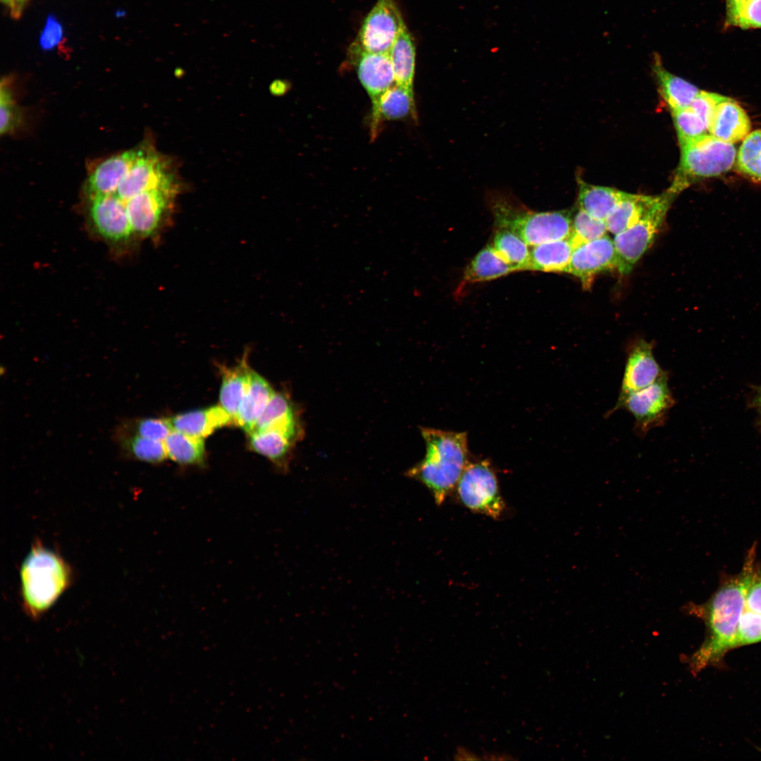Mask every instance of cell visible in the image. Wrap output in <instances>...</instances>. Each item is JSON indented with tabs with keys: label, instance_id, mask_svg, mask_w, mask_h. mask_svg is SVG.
Returning a JSON list of instances; mask_svg holds the SVG:
<instances>
[{
	"label": "cell",
	"instance_id": "1",
	"mask_svg": "<svg viewBox=\"0 0 761 761\" xmlns=\"http://www.w3.org/2000/svg\"><path fill=\"white\" fill-rule=\"evenodd\" d=\"M754 555L751 551L741 573L725 582L706 603L690 608L704 620L707 631L704 643L692 658L694 671L718 662L727 651L736 648L745 593L756 571Z\"/></svg>",
	"mask_w": 761,
	"mask_h": 761
},
{
	"label": "cell",
	"instance_id": "2",
	"mask_svg": "<svg viewBox=\"0 0 761 761\" xmlns=\"http://www.w3.org/2000/svg\"><path fill=\"white\" fill-rule=\"evenodd\" d=\"M421 431L426 455L407 474L424 485L440 505L455 489L470 462L467 434L431 428Z\"/></svg>",
	"mask_w": 761,
	"mask_h": 761
},
{
	"label": "cell",
	"instance_id": "3",
	"mask_svg": "<svg viewBox=\"0 0 761 761\" xmlns=\"http://www.w3.org/2000/svg\"><path fill=\"white\" fill-rule=\"evenodd\" d=\"M70 581L63 559L42 547L32 548L20 569L23 608L29 617L39 619L58 600Z\"/></svg>",
	"mask_w": 761,
	"mask_h": 761
},
{
	"label": "cell",
	"instance_id": "4",
	"mask_svg": "<svg viewBox=\"0 0 761 761\" xmlns=\"http://www.w3.org/2000/svg\"><path fill=\"white\" fill-rule=\"evenodd\" d=\"M491 209L497 228L509 230L528 245L567 239L571 230L572 211H533L506 197H495Z\"/></svg>",
	"mask_w": 761,
	"mask_h": 761
},
{
	"label": "cell",
	"instance_id": "5",
	"mask_svg": "<svg viewBox=\"0 0 761 761\" xmlns=\"http://www.w3.org/2000/svg\"><path fill=\"white\" fill-rule=\"evenodd\" d=\"M681 160L670 190L678 194L700 179L728 172L735 164L733 144L721 141L709 133L680 144Z\"/></svg>",
	"mask_w": 761,
	"mask_h": 761
},
{
	"label": "cell",
	"instance_id": "6",
	"mask_svg": "<svg viewBox=\"0 0 761 761\" xmlns=\"http://www.w3.org/2000/svg\"><path fill=\"white\" fill-rule=\"evenodd\" d=\"M676 194L668 189L655 200L643 216L632 227L614 235L619 258L618 271L629 273L634 264L652 244Z\"/></svg>",
	"mask_w": 761,
	"mask_h": 761
},
{
	"label": "cell",
	"instance_id": "7",
	"mask_svg": "<svg viewBox=\"0 0 761 761\" xmlns=\"http://www.w3.org/2000/svg\"><path fill=\"white\" fill-rule=\"evenodd\" d=\"M455 489L462 505L475 513L497 519L505 509L496 474L486 459L469 462Z\"/></svg>",
	"mask_w": 761,
	"mask_h": 761
},
{
	"label": "cell",
	"instance_id": "8",
	"mask_svg": "<svg viewBox=\"0 0 761 761\" xmlns=\"http://www.w3.org/2000/svg\"><path fill=\"white\" fill-rule=\"evenodd\" d=\"M674 404L666 373L650 385L628 395L612 412L625 409L634 418L638 434L645 435L662 426Z\"/></svg>",
	"mask_w": 761,
	"mask_h": 761
},
{
	"label": "cell",
	"instance_id": "9",
	"mask_svg": "<svg viewBox=\"0 0 761 761\" xmlns=\"http://www.w3.org/2000/svg\"><path fill=\"white\" fill-rule=\"evenodd\" d=\"M177 180L144 191L123 202L132 233L142 237L153 234L179 192Z\"/></svg>",
	"mask_w": 761,
	"mask_h": 761
},
{
	"label": "cell",
	"instance_id": "10",
	"mask_svg": "<svg viewBox=\"0 0 761 761\" xmlns=\"http://www.w3.org/2000/svg\"><path fill=\"white\" fill-rule=\"evenodd\" d=\"M177 180L170 163L152 147H140L133 164L119 184L117 196L123 202L144 191Z\"/></svg>",
	"mask_w": 761,
	"mask_h": 761
},
{
	"label": "cell",
	"instance_id": "11",
	"mask_svg": "<svg viewBox=\"0 0 761 761\" xmlns=\"http://www.w3.org/2000/svg\"><path fill=\"white\" fill-rule=\"evenodd\" d=\"M404 24L393 0H378L365 18L354 44L369 52H389Z\"/></svg>",
	"mask_w": 761,
	"mask_h": 761
},
{
	"label": "cell",
	"instance_id": "12",
	"mask_svg": "<svg viewBox=\"0 0 761 761\" xmlns=\"http://www.w3.org/2000/svg\"><path fill=\"white\" fill-rule=\"evenodd\" d=\"M618 268L614 242L605 235L574 248L567 273L579 278L583 287L588 289L597 274Z\"/></svg>",
	"mask_w": 761,
	"mask_h": 761
},
{
	"label": "cell",
	"instance_id": "13",
	"mask_svg": "<svg viewBox=\"0 0 761 761\" xmlns=\"http://www.w3.org/2000/svg\"><path fill=\"white\" fill-rule=\"evenodd\" d=\"M351 51L355 56L358 78L371 99L373 111L380 97L396 84L390 53L369 52L356 44Z\"/></svg>",
	"mask_w": 761,
	"mask_h": 761
},
{
	"label": "cell",
	"instance_id": "14",
	"mask_svg": "<svg viewBox=\"0 0 761 761\" xmlns=\"http://www.w3.org/2000/svg\"><path fill=\"white\" fill-rule=\"evenodd\" d=\"M666 373L655 358L652 345L644 340H638L628 352L616 404L630 394L650 385Z\"/></svg>",
	"mask_w": 761,
	"mask_h": 761
},
{
	"label": "cell",
	"instance_id": "15",
	"mask_svg": "<svg viewBox=\"0 0 761 761\" xmlns=\"http://www.w3.org/2000/svg\"><path fill=\"white\" fill-rule=\"evenodd\" d=\"M89 214L97 232L113 242L127 240L132 234L125 205L116 193L89 198Z\"/></svg>",
	"mask_w": 761,
	"mask_h": 761
},
{
	"label": "cell",
	"instance_id": "16",
	"mask_svg": "<svg viewBox=\"0 0 761 761\" xmlns=\"http://www.w3.org/2000/svg\"><path fill=\"white\" fill-rule=\"evenodd\" d=\"M140 147L114 155L100 163L86 184L89 198L115 193L140 153Z\"/></svg>",
	"mask_w": 761,
	"mask_h": 761
},
{
	"label": "cell",
	"instance_id": "17",
	"mask_svg": "<svg viewBox=\"0 0 761 761\" xmlns=\"http://www.w3.org/2000/svg\"><path fill=\"white\" fill-rule=\"evenodd\" d=\"M750 129V120L745 111L736 101L726 97L716 106L708 125V133L734 144L743 140Z\"/></svg>",
	"mask_w": 761,
	"mask_h": 761
},
{
	"label": "cell",
	"instance_id": "18",
	"mask_svg": "<svg viewBox=\"0 0 761 761\" xmlns=\"http://www.w3.org/2000/svg\"><path fill=\"white\" fill-rule=\"evenodd\" d=\"M408 117L416 118L414 91L394 85L380 97L376 109L371 112V137L373 139L382 120H396Z\"/></svg>",
	"mask_w": 761,
	"mask_h": 761
},
{
	"label": "cell",
	"instance_id": "19",
	"mask_svg": "<svg viewBox=\"0 0 761 761\" xmlns=\"http://www.w3.org/2000/svg\"><path fill=\"white\" fill-rule=\"evenodd\" d=\"M651 62L652 72L671 111L688 107L700 90L692 83L668 71L657 52L652 54Z\"/></svg>",
	"mask_w": 761,
	"mask_h": 761
},
{
	"label": "cell",
	"instance_id": "20",
	"mask_svg": "<svg viewBox=\"0 0 761 761\" xmlns=\"http://www.w3.org/2000/svg\"><path fill=\"white\" fill-rule=\"evenodd\" d=\"M168 421L173 431L202 438L216 428L233 424L231 417L221 406L180 414L168 419Z\"/></svg>",
	"mask_w": 761,
	"mask_h": 761
},
{
	"label": "cell",
	"instance_id": "21",
	"mask_svg": "<svg viewBox=\"0 0 761 761\" xmlns=\"http://www.w3.org/2000/svg\"><path fill=\"white\" fill-rule=\"evenodd\" d=\"M274 393L264 378L250 370L249 385L239 409L237 425L251 433Z\"/></svg>",
	"mask_w": 761,
	"mask_h": 761
},
{
	"label": "cell",
	"instance_id": "22",
	"mask_svg": "<svg viewBox=\"0 0 761 761\" xmlns=\"http://www.w3.org/2000/svg\"><path fill=\"white\" fill-rule=\"evenodd\" d=\"M628 193L609 187L593 185L579 180L577 207L591 216L605 221L610 212Z\"/></svg>",
	"mask_w": 761,
	"mask_h": 761
},
{
	"label": "cell",
	"instance_id": "23",
	"mask_svg": "<svg viewBox=\"0 0 761 761\" xmlns=\"http://www.w3.org/2000/svg\"><path fill=\"white\" fill-rule=\"evenodd\" d=\"M266 429L280 431L293 440L298 434V426L293 407L283 394L274 393L252 431Z\"/></svg>",
	"mask_w": 761,
	"mask_h": 761
},
{
	"label": "cell",
	"instance_id": "24",
	"mask_svg": "<svg viewBox=\"0 0 761 761\" xmlns=\"http://www.w3.org/2000/svg\"><path fill=\"white\" fill-rule=\"evenodd\" d=\"M249 371L245 361L231 369H225L220 390V403L237 425V418L242 400L246 394Z\"/></svg>",
	"mask_w": 761,
	"mask_h": 761
},
{
	"label": "cell",
	"instance_id": "25",
	"mask_svg": "<svg viewBox=\"0 0 761 761\" xmlns=\"http://www.w3.org/2000/svg\"><path fill=\"white\" fill-rule=\"evenodd\" d=\"M573 250L569 238L533 246L531 250L529 270L567 272Z\"/></svg>",
	"mask_w": 761,
	"mask_h": 761
},
{
	"label": "cell",
	"instance_id": "26",
	"mask_svg": "<svg viewBox=\"0 0 761 761\" xmlns=\"http://www.w3.org/2000/svg\"><path fill=\"white\" fill-rule=\"evenodd\" d=\"M514 271L511 266L498 254L493 245L481 249L473 259L464 271L459 290L476 282L495 279Z\"/></svg>",
	"mask_w": 761,
	"mask_h": 761
},
{
	"label": "cell",
	"instance_id": "27",
	"mask_svg": "<svg viewBox=\"0 0 761 761\" xmlns=\"http://www.w3.org/2000/svg\"><path fill=\"white\" fill-rule=\"evenodd\" d=\"M655 198V196L628 193L605 219L607 230L615 235L634 225L648 210Z\"/></svg>",
	"mask_w": 761,
	"mask_h": 761
},
{
	"label": "cell",
	"instance_id": "28",
	"mask_svg": "<svg viewBox=\"0 0 761 761\" xmlns=\"http://www.w3.org/2000/svg\"><path fill=\"white\" fill-rule=\"evenodd\" d=\"M396 84L413 90L415 70V47L404 24L390 51Z\"/></svg>",
	"mask_w": 761,
	"mask_h": 761
},
{
	"label": "cell",
	"instance_id": "29",
	"mask_svg": "<svg viewBox=\"0 0 761 761\" xmlns=\"http://www.w3.org/2000/svg\"><path fill=\"white\" fill-rule=\"evenodd\" d=\"M493 246L513 271L530 269L531 251L528 245L515 233L497 228Z\"/></svg>",
	"mask_w": 761,
	"mask_h": 761
},
{
	"label": "cell",
	"instance_id": "30",
	"mask_svg": "<svg viewBox=\"0 0 761 761\" xmlns=\"http://www.w3.org/2000/svg\"><path fill=\"white\" fill-rule=\"evenodd\" d=\"M164 444L168 457L177 463L185 465L204 463V443L202 438L172 431L164 440Z\"/></svg>",
	"mask_w": 761,
	"mask_h": 761
},
{
	"label": "cell",
	"instance_id": "31",
	"mask_svg": "<svg viewBox=\"0 0 761 761\" xmlns=\"http://www.w3.org/2000/svg\"><path fill=\"white\" fill-rule=\"evenodd\" d=\"M249 434L253 450L279 465L284 464L293 439L275 429L254 431Z\"/></svg>",
	"mask_w": 761,
	"mask_h": 761
},
{
	"label": "cell",
	"instance_id": "32",
	"mask_svg": "<svg viewBox=\"0 0 761 761\" xmlns=\"http://www.w3.org/2000/svg\"><path fill=\"white\" fill-rule=\"evenodd\" d=\"M736 171L755 182L761 183V130L750 132L736 154Z\"/></svg>",
	"mask_w": 761,
	"mask_h": 761
},
{
	"label": "cell",
	"instance_id": "33",
	"mask_svg": "<svg viewBox=\"0 0 761 761\" xmlns=\"http://www.w3.org/2000/svg\"><path fill=\"white\" fill-rule=\"evenodd\" d=\"M607 231L605 221L595 218L578 207L572 211L571 230L568 238L574 249L605 235Z\"/></svg>",
	"mask_w": 761,
	"mask_h": 761
},
{
	"label": "cell",
	"instance_id": "34",
	"mask_svg": "<svg viewBox=\"0 0 761 761\" xmlns=\"http://www.w3.org/2000/svg\"><path fill=\"white\" fill-rule=\"evenodd\" d=\"M120 440L123 449L139 460L159 463L168 457L163 441L147 438L136 434L123 435Z\"/></svg>",
	"mask_w": 761,
	"mask_h": 761
},
{
	"label": "cell",
	"instance_id": "35",
	"mask_svg": "<svg viewBox=\"0 0 761 761\" xmlns=\"http://www.w3.org/2000/svg\"><path fill=\"white\" fill-rule=\"evenodd\" d=\"M679 144L708 133L707 125L690 106L672 111Z\"/></svg>",
	"mask_w": 761,
	"mask_h": 761
},
{
	"label": "cell",
	"instance_id": "36",
	"mask_svg": "<svg viewBox=\"0 0 761 761\" xmlns=\"http://www.w3.org/2000/svg\"><path fill=\"white\" fill-rule=\"evenodd\" d=\"M725 27L761 29V0H747L725 16Z\"/></svg>",
	"mask_w": 761,
	"mask_h": 761
},
{
	"label": "cell",
	"instance_id": "37",
	"mask_svg": "<svg viewBox=\"0 0 761 761\" xmlns=\"http://www.w3.org/2000/svg\"><path fill=\"white\" fill-rule=\"evenodd\" d=\"M21 121V113L16 104L13 96L8 85V80L3 78L0 90V132L6 135L14 130Z\"/></svg>",
	"mask_w": 761,
	"mask_h": 761
},
{
	"label": "cell",
	"instance_id": "38",
	"mask_svg": "<svg viewBox=\"0 0 761 761\" xmlns=\"http://www.w3.org/2000/svg\"><path fill=\"white\" fill-rule=\"evenodd\" d=\"M761 642V614L743 607L740 617L736 648Z\"/></svg>",
	"mask_w": 761,
	"mask_h": 761
},
{
	"label": "cell",
	"instance_id": "39",
	"mask_svg": "<svg viewBox=\"0 0 761 761\" xmlns=\"http://www.w3.org/2000/svg\"><path fill=\"white\" fill-rule=\"evenodd\" d=\"M136 435L163 441L173 431L168 419L147 418L137 421L133 426Z\"/></svg>",
	"mask_w": 761,
	"mask_h": 761
},
{
	"label": "cell",
	"instance_id": "40",
	"mask_svg": "<svg viewBox=\"0 0 761 761\" xmlns=\"http://www.w3.org/2000/svg\"><path fill=\"white\" fill-rule=\"evenodd\" d=\"M726 97L706 91H700L689 106L708 125L717 104Z\"/></svg>",
	"mask_w": 761,
	"mask_h": 761
},
{
	"label": "cell",
	"instance_id": "41",
	"mask_svg": "<svg viewBox=\"0 0 761 761\" xmlns=\"http://www.w3.org/2000/svg\"><path fill=\"white\" fill-rule=\"evenodd\" d=\"M63 29L60 23L52 15L49 16L39 38L40 46L44 50L53 49L61 39Z\"/></svg>",
	"mask_w": 761,
	"mask_h": 761
},
{
	"label": "cell",
	"instance_id": "42",
	"mask_svg": "<svg viewBox=\"0 0 761 761\" xmlns=\"http://www.w3.org/2000/svg\"><path fill=\"white\" fill-rule=\"evenodd\" d=\"M744 607L761 614V574L757 570L747 588Z\"/></svg>",
	"mask_w": 761,
	"mask_h": 761
},
{
	"label": "cell",
	"instance_id": "43",
	"mask_svg": "<svg viewBox=\"0 0 761 761\" xmlns=\"http://www.w3.org/2000/svg\"><path fill=\"white\" fill-rule=\"evenodd\" d=\"M456 760H478V757L476 756L473 753L468 751L464 748H458L457 753L454 755Z\"/></svg>",
	"mask_w": 761,
	"mask_h": 761
},
{
	"label": "cell",
	"instance_id": "44",
	"mask_svg": "<svg viewBox=\"0 0 761 761\" xmlns=\"http://www.w3.org/2000/svg\"><path fill=\"white\" fill-rule=\"evenodd\" d=\"M747 0H725L726 1V15L729 14L737 8H738L743 2Z\"/></svg>",
	"mask_w": 761,
	"mask_h": 761
},
{
	"label": "cell",
	"instance_id": "45",
	"mask_svg": "<svg viewBox=\"0 0 761 761\" xmlns=\"http://www.w3.org/2000/svg\"><path fill=\"white\" fill-rule=\"evenodd\" d=\"M6 4H8L11 9V13H14L17 11V0H2Z\"/></svg>",
	"mask_w": 761,
	"mask_h": 761
},
{
	"label": "cell",
	"instance_id": "46",
	"mask_svg": "<svg viewBox=\"0 0 761 761\" xmlns=\"http://www.w3.org/2000/svg\"><path fill=\"white\" fill-rule=\"evenodd\" d=\"M25 1H26V0H17V6H18V10H19V11H20V13H21V11H22V8H23V3H24V2Z\"/></svg>",
	"mask_w": 761,
	"mask_h": 761
},
{
	"label": "cell",
	"instance_id": "47",
	"mask_svg": "<svg viewBox=\"0 0 761 761\" xmlns=\"http://www.w3.org/2000/svg\"><path fill=\"white\" fill-rule=\"evenodd\" d=\"M760 405H761V397L760 398Z\"/></svg>",
	"mask_w": 761,
	"mask_h": 761
}]
</instances>
